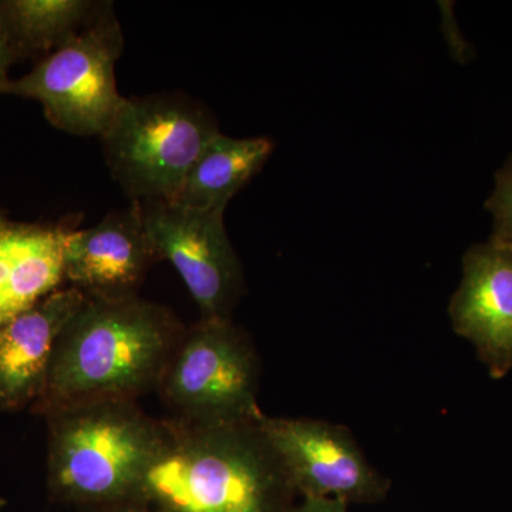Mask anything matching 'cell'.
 <instances>
[{"instance_id": "13", "label": "cell", "mask_w": 512, "mask_h": 512, "mask_svg": "<svg viewBox=\"0 0 512 512\" xmlns=\"http://www.w3.org/2000/svg\"><path fill=\"white\" fill-rule=\"evenodd\" d=\"M274 147L269 138L218 133L192 165L173 202L197 210H227L232 197L264 168Z\"/></svg>"}, {"instance_id": "14", "label": "cell", "mask_w": 512, "mask_h": 512, "mask_svg": "<svg viewBox=\"0 0 512 512\" xmlns=\"http://www.w3.org/2000/svg\"><path fill=\"white\" fill-rule=\"evenodd\" d=\"M104 5L93 0H3L0 29L15 57L49 52L83 32Z\"/></svg>"}, {"instance_id": "18", "label": "cell", "mask_w": 512, "mask_h": 512, "mask_svg": "<svg viewBox=\"0 0 512 512\" xmlns=\"http://www.w3.org/2000/svg\"><path fill=\"white\" fill-rule=\"evenodd\" d=\"M96 512H158L151 510V508L146 507V505L140 504H124L119 505V507L107 508V510H101Z\"/></svg>"}, {"instance_id": "9", "label": "cell", "mask_w": 512, "mask_h": 512, "mask_svg": "<svg viewBox=\"0 0 512 512\" xmlns=\"http://www.w3.org/2000/svg\"><path fill=\"white\" fill-rule=\"evenodd\" d=\"M158 261L143 205L131 201L93 227L70 232L64 248V281L86 298H134Z\"/></svg>"}, {"instance_id": "6", "label": "cell", "mask_w": 512, "mask_h": 512, "mask_svg": "<svg viewBox=\"0 0 512 512\" xmlns=\"http://www.w3.org/2000/svg\"><path fill=\"white\" fill-rule=\"evenodd\" d=\"M259 357L232 320H205L185 329L157 392L177 419L238 423L264 416L259 407Z\"/></svg>"}, {"instance_id": "19", "label": "cell", "mask_w": 512, "mask_h": 512, "mask_svg": "<svg viewBox=\"0 0 512 512\" xmlns=\"http://www.w3.org/2000/svg\"><path fill=\"white\" fill-rule=\"evenodd\" d=\"M6 504H8V503H6L5 498H3L2 495H0V512L3 511V508L6 507Z\"/></svg>"}, {"instance_id": "2", "label": "cell", "mask_w": 512, "mask_h": 512, "mask_svg": "<svg viewBox=\"0 0 512 512\" xmlns=\"http://www.w3.org/2000/svg\"><path fill=\"white\" fill-rule=\"evenodd\" d=\"M185 328L170 309L140 296L86 298L53 350L32 413L83 404L137 402L157 390Z\"/></svg>"}, {"instance_id": "7", "label": "cell", "mask_w": 512, "mask_h": 512, "mask_svg": "<svg viewBox=\"0 0 512 512\" xmlns=\"http://www.w3.org/2000/svg\"><path fill=\"white\" fill-rule=\"evenodd\" d=\"M141 205L158 255L181 276L201 319L231 320L244 291V274L225 229V211L165 201Z\"/></svg>"}, {"instance_id": "1", "label": "cell", "mask_w": 512, "mask_h": 512, "mask_svg": "<svg viewBox=\"0 0 512 512\" xmlns=\"http://www.w3.org/2000/svg\"><path fill=\"white\" fill-rule=\"evenodd\" d=\"M259 420H161L133 504L158 512L288 511L296 493Z\"/></svg>"}, {"instance_id": "3", "label": "cell", "mask_w": 512, "mask_h": 512, "mask_svg": "<svg viewBox=\"0 0 512 512\" xmlns=\"http://www.w3.org/2000/svg\"><path fill=\"white\" fill-rule=\"evenodd\" d=\"M47 490L84 512L133 504L161 440V420L137 402H99L46 414Z\"/></svg>"}, {"instance_id": "8", "label": "cell", "mask_w": 512, "mask_h": 512, "mask_svg": "<svg viewBox=\"0 0 512 512\" xmlns=\"http://www.w3.org/2000/svg\"><path fill=\"white\" fill-rule=\"evenodd\" d=\"M259 423L281 458L296 495L375 504L389 493V478L369 463L346 427L266 414Z\"/></svg>"}, {"instance_id": "5", "label": "cell", "mask_w": 512, "mask_h": 512, "mask_svg": "<svg viewBox=\"0 0 512 512\" xmlns=\"http://www.w3.org/2000/svg\"><path fill=\"white\" fill-rule=\"evenodd\" d=\"M124 49L120 22L106 2L83 32L53 50L32 72L0 84V93L39 101L53 126L76 136H103L126 97L117 89Z\"/></svg>"}, {"instance_id": "15", "label": "cell", "mask_w": 512, "mask_h": 512, "mask_svg": "<svg viewBox=\"0 0 512 512\" xmlns=\"http://www.w3.org/2000/svg\"><path fill=\"white\" fill-rule=\"evenodd\" d=\"M485 207L494 221L490 241L512 247V156L495 174V188Z\"/></svg>"}, {"instance_id": "11", "label": "cell", "mask_w": 512, "mask_h": 512, "mask_svg": "<svg viewBox=\"0 0 512 512\" xmlns=\"http://www.w3.org/2000/svg\"><path fill=\"white\" fill-rule=\"evenodd\" d=\"M84 299L57 289L0 328V412L32 409L42 396L57 339Z\"/></svg>"}, {"instance_id": "10", "label": "cell", "mask_w": 512, "mask_h": 512, "mask_svg": "<svg viewBox=\"0 0 512 512\" xmlns=\"http://www.w3.org/2000/svg\"><path fill=\"white\" fill-rule=\"evenodd\" d=\"M448 313L454 332L473 343L490 376H507L512 370V247L488 241L468 249Z\"/></svg>"}, {"instance_id": "4", "label": "cell", "mask_w": 512, "mask_h": 512, "mask_svg": "<svg viewBox=\"0 0 512 512\" xmlns=\"http://www.w3.org/2000/svg\"><path fill=\"white\" fill-rule=\"evenodd\" d=\"M218 133L200 104L160 94L127 99L101 138L111 175L131 201L173 202Z\"/></svg>"}, {"instance_id": "16", "label": "cell", "mask_w": 512, "mask_h": 512, "mask_svg": "<svg viewBox=\"0 0 512 512\" xmlns=\"http://www.w3.org/2000/svg\"><path fill=\"white\" fill-rule=\"evenodd\" d=\"M348 505L338 498H302L286 512H348Z\"/></svg>"}, {"instance_id": "12", "label": "cell", "mask_w": 512, "mask_h": 512, "mask_svg": "<svg viewBox=\"0 0 512 512\" xmlns=\"http://www.w3.org/2000/svg\"><path fill=\"white\" fill-rule=\"evenodd\" d=\"M70 224H30L0 214V328L64 281Z\"/></svg>"}, {"instance_id": "17", "label": "cell", "mask_w": 512, "mask_h": 512, "mask_svg": "<svg viewBox=\"0 0 512 512\" xmlns=\"http://www.w3.org/2000/svg\"><path fill=\"white\" fill-rule=\"evenodd\" d=\"M13 60H15V56L10 52L2 29H0V84L8 82V69Z\"/></svg>"}]
</instances>
